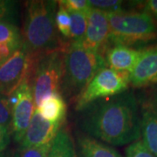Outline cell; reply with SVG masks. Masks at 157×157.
<instances>
[{
  "mask_svg": "<svg viewBox=\"0 0 157 157\" xmlns=\"http://www.w3.org/2000/svg\"><path fill=\"white\" fill-rule=\"evenodd\" d=\"M153 104H154L155 109V111H156L157 113V93H156V95H155V102H154Z\"/></svg>",
  "mask_w": 157,
  "mask_h": 157,
  "instance_id": "cell-29",
  "label": "cell"
},
{
  "mask_svg": "<svg viewBox=\"0 0 157 157\" xmlns=\"http://www.w3.org/2000/svg\"><path fill=\"white\" fill-rule=\"evenodd\" d=\"M134 87H146L157 84V44L142 48L140 59L130 73Z\"/></svg>",
  "mask_w": 157,
  "mask_h": 157,
  "instance_id": "cell-11",
  "label": "cell"
},
{
  "mask_svg": "<svg viewBox=\"0 0 157 157\" xmlns=\"http://www.w3.org/2000/svg\"><path fill=\"white\" fill-rule=\"evenodd\" d=\"M52 142L45 145L30 147H18L17 150L13 152L12 157H47Z\"/></svg>",
  "mask_w": 157,
  "mask_h": 157,
  "instance_id": "cell-21",
  "label": "cell"
},
{
  "mask_svg": "<svg viewBox=\"0 0 157 157\" xmlns=\"http://www.w3.org/2000/svg\"><path fill=\"white\" fill-rule=\"evenodd\" d=\"M11 128L0 125V153L6 150L11 140Z\"/></svg>",
  "mask_w": 157,
  "mask_h": 157,
  "instance_id": "cell-26",
  "label": "cell"
},
{
  "mask_svg": "<svg viewBox=\"0 0 157 157\" xmlns=\"http://www.w3.org/2000/svg\"><path fill=\"white\" fill-rule=\"evenodd\" d=\"M22 35L16 25L0 22V65L22 45Z\"/></svg>",
  "mask_w": 157,
  "mask_h": 157,
  "instance_id": "cell-14",
  "label": "cell"
},
{
  "mask_svg": "<svg viewBox=\"0 0 157 157\" xmlns=\"http://www.w3.org/2000/svg\"><path fill=\"white\" fill-rule=\"evenodd\" d=\"M58 5L65 8L68 12H88L92 8L89 1L86 0H61L58 2Z\"/></svg>",
  "mask_w": 157,
  "mask_h": 157,
  "instance_id": "cell-23",
  "label": "cell"
},
{
  "mask_svg": "<svg viewBox=\"0 0 157 157\" xmlns=\"http://www.w3.org/2000/svg\"><path fill=\"white\" fill-rule=\"evenodd\" d=\"M81 112L79 124L86 135L112 146L140 140V113L132 92L97 101Z\"/></svg>",
  "mask_w": 157,
  "mask_h": 157,
  "instance_id": "cell-1",
  "label": "cell"
},
{
  "mask_svg": "<svg viewBox=\"0 0 157 157\" xmlns=\"http://www.w3.org/2000/svg\"><path fill=\"white\" fill-rule=\"evenodd\" d=\"M142 48L135 49L130 46L113 45L107 47L105 59L108 68L131 73L140 59Z\"/></svg>",
  "mask_w": 157,
  "mask_h": 157,
  "instance_id": "cell-12",
  "label": "cell"
},
{
  "mask_svg": "<svg viewBox=\"0 0 157 157\" xmlns=\"http://www.w3.org/2000/svg\"><path fill=\"white\" fill-rule=\"evenodd\" d=\"M143 11L148 13L155 20H157V0H148L144 2Z\"/></svg>",
  "mask_w": 157,
  "mask_h": 157,
  "instance_id": "cell-27",
  "label": "cell"
},
{
  "mask_svg": "<svg viewBox=\"0 0 157 157\" xmlns=\"http://www.w3.org/2000/svg\"><path fill=\"white\" fill-rule=\"evenodd\" d=\"M125 154L126 157H155L147 148L140 139L129 144Z\"/></svg>",
  "mask_w": 157,
  "mask_h": 157,
  "instance_id": "cell-24",
  "label": "cell"
},
{
  "mask_svg": "<svg viewBox=\"0 0 157 157\" xmlns=\"http://www.w3.org/2000/svg\"><path fill=\"white\" fill-rule=\"evenodd\" d=\"M57 6L52 0L27 2L22 42L30 59L62 48L55 23Z\"/></svg>",
  "mask_w": 157,
  "mask_h": 157,
  "instance_id": "cell-2",
  "label": "cell"
},
{
  "mask_svg": "<svg viewBox=\"0 0 157 157\" xmlns=\"http://www.w3.org/2000/svg\"><path fill=\"white\" fill-rule=\"evenodd\" d=\"M71 17V37L72 42H76L83 38L87 25L88 12H69Z\"/></svg>",
  "mask_w": 157,
  "mask_h": 157,
  "instance_id": "cell-18",
  "label": "cell"
},
{
  "mask_svg": "<svg viewBox=\"0 0 157 157\" xmlns=\"http://www.w3.org/2000/svg\"><path fill=\"white\" fill-rule=\"evenodd\" d=\"M113 45L132 47L157 39V23L145 11H120L107 13Z\"/></svg>",
  "mask_w": 157,
  "mask_h": 157,
  "instance_id": "cell-4",
  "label": "cell"
},
{
  "mask_svg": "<svg viewBox=\"0 0 157 157\" xmlns=\"http://www.w3.org/2000/svg\"><path fill=\"white\" fill-rule=\"evenodd\" d=\"M65 51L60 48L34 59L29 58L26 75L33 91L35 109L46 97L57 93L61 94Z\"/></svg>",
  "mask_w": 157,
  "mask_h": 157,
  "instance_id": "cell-5",
  "label": "cell"
},
{
  "mask_svg": "<svg viewBox=\"0 0 157 157\" xmlns=\"http://www.w3.org/2000/svg\"><path fill=\"white\" fill-rule=\"evenodd\" d=\"M13 155V152H11V150H5L2 153H0V157H12Z\"/></svg>",
  "mask_w": 157,
  "mask_h": 157,
  "instance_id": "cell-28",
  "label": "cell"
},
{
  "mask_svg": "<svg viewBox=\"0 0 157 157\" xmlns=\"http://www.w3.org/2000/svg\"><path fill=\"white\" fill-rule=\"evenodd\" d=\"M17 16V3L11 0H0V22L15 25Z\"/></svg>",
  "mask_w": 157,
  "mask_h": 157,
  "instance_id": "cell-20",
  "label": "cell"
},
{
  "mask_svg": "<svg viewBox=\"0 0 157 157\" xmlns=\"http://www.w3.org/2000/svg\"><path fill=\"white\" fill-rule=\"evenodd\" d=\"M59 6V5H58ZM57 30L63 37L70 39L71 37V17L65 8L59 6L55 17Z\"/></svg>",
  "mask_w": 157,
  "mask_h": 157,
  "instance_id": "cell-19",
  "label": "cell"
},
{
  "mask_svg": "<svg viewBox=\"0 0 157 157\" xmlns=\"http://www.w3.org/2000/svg\"><path fill=\"white\" fill-rule=\"evenodd\" d=\"M129 85V73L103 68L76 97L75 109L81 112L95 101L122 94L128 91Z\"/></svg>",
  "mask_w": 157,
  "mask_h": 157,
  "instance_id": "cell-6",
  "label": "cell"
},
{
  "mask_svg": "<svg viewBox=\"0 0 157 157\" xmlns=\"http://www.w3.org/2000/svg\"><path fill=\"white\" fill-rule=\"evenodd\" d=\"M47 157H77L69 131L62 128L53 139Z\"/></svg>",
  "mask_w": 157,
  "mask_h": 157,
  "instance_id": "cell-17",
  "label": "cell"
},
{
  "mask_svg": "<svg viewBox=\"0 0 157 157\" xmlns=\"http://www.w3.org/2000/svg\"><path fill=\"white\" fill-rule=\"evenodd\" d=\"M64 122L65 121L51 122L44 119L37 110H35L25 134L19 142V147H30L49 144L62 128Z\"/></svg>",
  "mask_w": 157,
  "mask_h": 157,
  "instance_id": "cell-10",
  "label": "cell"
},
{
  "mask_svg": "<svg viewBox=\"0 0 157 157\" xmlns=\"http://www.w3.org/2000/svg\"><path fill=\"white\" fill-rule=\"evenodd\" d=\"M140 136L147 148L157 157V113L154 104L148 101L140 109Z\"/></svg>",
  "mask_w": 157,
  "mask_h": 157,
  "instance_id": "cell-13",
  "label": "cell"
},
{
  "mask_svg": "<svg viewBox=\"0 0 157 157\" xmlns=\"http://www.w3.org/2000/svg\"><path fill=\"white\" fill-rule=\"evenodd\" d=\"M8 98L11 106V134L14 140L19 143L35 111L33 94L27 75H25L19 86Z\"/></svg>",
  "mask_w": 157,
  "mask_h": 157,
  "instance_id": "cell-7",
  "label": "cell"
},
{
  "mask_svg": "<svg viewBox=\"0 0 157 157\" xmlns=\"http://www.w3.org/2000/svg\"><path fill=\"white\" fill-rule=\"evenodd\" d=\"M107 67L105 56L71 45L64 54V77L61 94L77 96L103 68Z\"/></svg>",
  "mask_w": 157,
  "mask_h": 157,
  "instance_id": "cell-3",
  "label": "cell"
},
{
  "mask_svg": "<svg viewBox=\"0 0 157 157\" xmlns=\"http://www.w3.org/2000/svg\"><path fill=\"white\" fill-rule=\"evenodd\" d=\"M93 8H96L107 13L123 11V2L119 0H92L89 1Z\"/></svg>",
  "mask_w": 157,
  "mask_h": 157,
  "instance_id": "cell-22",
  "label": "cell"
},
{
  "mask_svg": "<svg viewBox=\"0 0 157 157\" xmlns=\"http://www.w3.org/2000/svg\"><path fill=\"white\" fill-rule=\"evenodd\" d=\"M78 147L80 157H123L112 147L86 135L78 136Z\"/></svg>",
  "mask_w": 157,
  "mask_h": 157,
  "instance_id": "cell-16",
  "label": "cell"
},
{
  "mask_svg": "<svg viewBox=\"0 0 157 157\" xmlns=\"http://www.w3.org/2000/svg\"><path fill=\"white\" fill-rule=\"evenodd\" d=\"M29 67V55L22 45L0 65V94L9 97L21 84Z\"/></svg>",
  "mask_w": 157,
  "mask_h": 157,
  "instance_id": "cell-9",
  "label": "cell"
},
{
  "mask_svg": "<svg viewBox=\"0 0 157 157\" xmlns=\"http://www.w3.org/2000/svg\"><path fill=\"white\" fill-rule=\"evenodd\" d=\"M11 106L9 98L0 94V125L11 128Z\"/></svg>",
  "mask_w": 157,
  "mask_h": 157,
  "instance_id": "cell-25",
  "label": "cell"
},
{
  "mask_svg": "<svg viewBox=\"0 0 157 157\" xmlns=\"http://www.w3.org/2000/svg\"><path fill=\"white\" fill-rule=\"evenodd\" d=\"M109 33L107 12L92 7L87 14V25L83 38L71 44L105 55L109 43Z\"/></svg>",
  "mask_w": 157,
  "mask_h": 157,
  "instance_id": "cell-8",
  "label": "cell"
},
{
  "mask_svg": "<svg viewBox=\"0 0 157 157\" xmlns=\"http://www.w3.org/2000/svg\"><path fill=\"white\" fill-rule=\"evenodd\" d=\"M42 117L51 122L65 121L67 115V104L59 93L46 97L36 109Z\"/></svg>",
  "mask_w": 157,
  "mask_h": 157,
  "instance_id": "cell-15",
  "label": "cell"
}]
</instances>
